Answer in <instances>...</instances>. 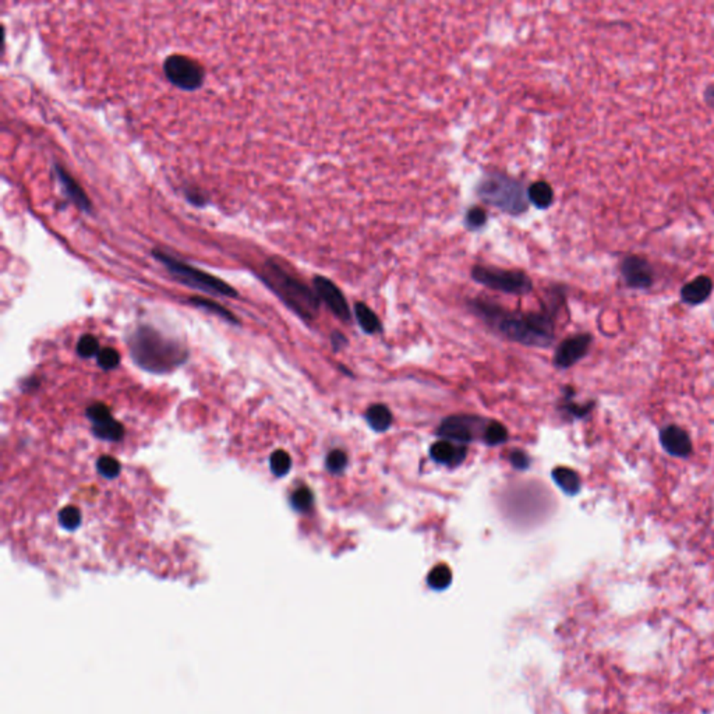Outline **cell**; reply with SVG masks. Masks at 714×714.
I'll return each instance as SVG.
<instances>
[{"instance_id": "cell-27", "label": "cell", "mask_w": 714, "mask_h": 714, "mask_svg": "<svg viewBox=\"0 0 714 714\" xmlns=\"http://www.w3.org/2000/svg\"><path fill=\"white\" fill-rule=\"evenodd\" d=\"M59 524L66 530H75L81 524V512L75 507H66L59 512Z\"/></svg>"}, {"instance_id": "cell-17", "label": "cell", "mask_w": 714, "mask_h": 714, "mask_svg": "<svg viewBox=\"0 0 714 714\" xmlns=\"http://www.w3.org/2000/svg\"><path fill=\"white\" fill-rule=\"evenodd\" d=\"M527 198L537 210H548L554 202V191L547 182H534L527 188Z\"/></svg>"}, {"instance_id": "cell-34", "label": "cell", "mask_w": 714, "mask_h": 714, "mask_svg": "<svg viewBox=\"0 0 714 714\" xmlns=\"http://www.w3.org/2000/svg\"><path fill=\"white\" fill-rule=\"evenodd\" d=\"M509 462L518 470H526L527 467L530 466V458L526 452L522 451V450H514L511 452Z\"/></svg>"}, {"instance_id": "cell-10", "label": "cell", "mask_w": 714, "mask_h": 714, "mask_svg": "<svg viewBox=\"0 0 714 714\" xmlns=\"http://www.w3.org/2000/svg\"><path fill=\"white\" fill-rule=\"evenodd\" d=\"M592 345V335L579 334L563 340L554 355V364L560 369H569L582 360Z\"/></svg>"}, {"instance_id": "cell-31", "label": "cell", "mask_w": 714, "mask_h": 714, "mask_svg": "<svg viewBox=\"0 0 714 714\" xmlns=\"http://www.w3.org/2000/svg\"><path fill=\"white\" fill-rule=\"evenodd\" d=\"M77 352L81 357H91L99 352V343L92 335H84L78 340Z\"/></svg>"}, {"instance_id": "cell-22", "label": "cell", "mask_w": 714, "mask_h": 714, "mask_svg": "<svg viewBox=\"0 0 714 714\" xmlns=\"http://www.w3.org/2000/svg\"><path fill=\"white\" fill-rule=\"evenodd\" d=\"M269 466H271V472L276 477H283L289 473V470L292 467V459L288 455V452L279 450V451H275L271 455Z\"/></svg>"}, {"instance_id": "cell-15", "label": "cell", "mask_w": 714, "mask_h": 714, "mask_svg": "<svg viewBox=\"0 0 714 714\" xmlns=\"http://www.w3.org/2000/svg\"><path fill=\"white\" fill-rule=\"evenodd\" d=\"M712 292H713V281L709 276L702 275L693 279L692 282L686 283L681 289V299L686 304L698 305L708 301Z\"/></svg>"}, {"instance_id": "cell-18", "label": "cell", "mask_w": 714, "mask_h": 714, "mask_svg": "<svg viewBox=\"0 0 714 714\" xmlns=\"http://www.w3.org/2000/svg\"><path fill=\"white\" fill-rule=\"evenodd\" d=\"M551 477L554 483L568 495H576L580 491V477L579 475L565 466H558L551 472Z\"/></svg>"}, {"instance_id": "cell-11", "label": "cell", "mask_w": 714, "mask_h": 714, "mask_svg": "<svg viewBox=\"0 0 714 714\" xmlns=\"http://www.w3.org/2000/svg\"><path fill=\"white\" fill-rule=\"evenodd\" d=\"M625 283L634 289H647L654 281V272L649 261L639 256H629L621 264Z\"/></svg>"}, {"instance_id": "cell-4", "label": "cell", "mask_w": 714, "mask_h": 714, "mask_svg": "<svg viewBox=\"0 0 714 714\" xmlns=\"http://www.w3.org/2000/svg\"><path fill=\"white\" fill-rule=\"evenodd\" d=\"M476 194L483 202L509 215H522L529 208L524 183L501 172L485 175L476 186Z\"/></svg>"}, {"instance_id": "cell-2", "label": "cell", "mask_w": 714, "mask_h": 714, "mask_svg": "<svg viewBox=\"0 0 714 714\" xmlns=\"http://www.w3.org/2000/svg\"><path fill=\"white\" fill-rule=\"evenodd\" d=\"M264 282L301 318L313 321L320 311V299L303 281L275 259L266 260L263 268Z\"/></svg>"}, {"instance_id": "cell-23", "label": "cell", "mask_w": 714, "mask_h": 714, "mask_svg": "<svg viewBox=\"0 0 714 714\" xmlns=\"http://www.w3.org/2000/svg\"><path fill=\"white\" fill-rule=\"evenodd\" d=\"M291 504H292L293 509L298 512H301V514L308 512L314 504V495H313L311 489H307V487H301V489H296L291 497Z\"/></svg>"}, {"instance_id": "cell-9", "label": "cell", "mask_w": 714, "mask_h": 714, "mask_svg": "<svg viewBox=\"0 0 714 714\" xmlns=\"http://www.w3.org/2000/svg\"><path fill=\"white\" fill-rule=\"evenodd\" d=\"M313 283L318 299L325 303V305L338 320L343 323H349L352 320V311L349 303L338 286L331 279L321 275H317Z\"/></svg>"}, {"instance_id": "cell-29", "label": "cell", "mask_w": 714, "mask_h": 714, "mask_svg": "<svg viewBox=\"0 0 714 714\" xmlns=\"http://www.w3.org/2000/svg\"><path fill=\"white\" fill-rule=\"evenodd\" d=\"M566 395H565V402L563 405V409L565 412L573 416V417H583L586 414L589 413L592 409H593V404H588V405H578V404H573L572 402V389L570 388H566L565 389Z\"/></svg>"}, {"instance_id": "cell-3", "label": "cell", "mask_w": 714, "mask_h": 714, "mask_svg": "<svg viewBox=\"0 0 714 714\" xmlns=\"http://www.w3.org/2000/svg\"><path fill=\"white\" fill-rule=\"evenodd\" d=\"M130 349L134 362L152 373H166L188 357L178 342L162 337L150 327H141L133 334Z\"/></svg>"}, {"instance_id": "cell-32", "label": "cell", "mask_w": 714, "mask_h": 714, "mask_svg": "<svg viewBox=\"0 0 714 714\" xmlns=\"http://www.w3.org/2000/svg\"><path fill=\"white\" fill-rule=\"evenodd\" d=\"M98 363L102 369L112 370L114 367H117V364L120 363V356L114 349L105 347L98 353Z\"/></svg>"}, {"instance_id": "cell-25", "label": "cell", "mask_w": 714, "mask_h": 714, "mask_svg": "<svg viewBox=\"0 0 714 714\" xmlns=\"http://www.w3.org/2000/svg\"><path fill=\"white\" fill-rule=\"evenodd\" d=\"M451 582V570L447 565L436 566L428 575V583L436 589H443Z\"/></svg>"}, {"instance_id": "cell-26", "label": "cell", "mask_w": 714, "mask_h": 714, "mask_svg": "<svg viewBox=\"0 0 714 714\" xmlns=\"http://www.w3.org/2000/svg\"><path fill=\"white\" fill-rule=\"evenodd\" d=\"M347 462H349V459L345 452L340 451V450H334L327 455L325 466H327L328 472H331L332 475H339L346 469Z\"/></svg>"}, {"instance_id": "cell-7", "label": "cell", "mask_w": 714, "mask_h": 714, "mask_svg": "<svg viewBox=\"0 0 714 714\" xmlns=\"http://www.w3.org/2000/svg\"><path fill=\"white\" fill-rule=\"evenodd\" d=\"M489 421V420H483L473 416H451L440 424L437 434L445 441L466 445L476 438L483 440Z\"/></svg>"}, {"instance_id": "cell-1", "label": "cell", "mask_w": 714, "mask_h": 714, "mask_svg": "<svg viewBox=\"0 0 714 714\" xmlns=\"http://www.w3.org/2000/svg\"><path fill=\"white\" fill-rule=\"evenodd\" d=\"M469 307L505 339L531 347H547L554 340L556 308L536 313L509 311L489 299L470 301Z\"/></svg>"}, {"instance_id": "cell-14", "label": "cell", "mask_w": 714, "mask_h": 714, "mask_svg": "<svg viewBox=\"0 0 714 714\" xmlns=\"http://www.w3.org/2000/svg\"><path fill=\"white\" fill-rule=\"evenodd\" d=\"M466 447L459 445L451 441H437L431 445L430 448V456L434 462L440 465H447V466H458L460 465L465 458H466Z\"/></svg>"}, {"instance_id": "cell-36", "label": "cell", "mask_w": 714, "mask_h": 714, "mask_svg": "<svg viewBox=\"0 0 714 714\" xmlns=\"http://www.w3.org/2000/svg\"><path fill=\"white\" fill-rule=\"evenodd\" d=\"M705 97H706V101H708L709 104H712L714 107V85H710V87L706 90V95H705Z\"/></svg>"}, {"instance_id": "cell-5", "label": "cell", "mask_w": 714, "mask_h": 714, "mask_svg": "<svg viewBox=\"0 0 714 714\" xmlns=\"http://www.w3.org/2000/svg\"><path fill=\"white\" fill-rule=\"evenodd\" d=\"M153 257L159 263L163 264L166 266V269L178 281L186 283L188 286L204 291V292L226 296V298H236L237 296V292L232 286H229L226 282L221 281L220 278L212 276V275H210L201 269H197V268L185 264L183 261H179L161 250H153Z\"/></svg>"}, {"instance_id": "cell-33", "label": "cell", "mask_w": 714, "mask_h": 714, "mask_svg": "<svg viewBox=\"0 0 714 714\" xmlns=\"http://www.w3.org/2000/svg\"><path fill=\"white\" fill-rule=\"evenodd\" d=\"M87 416L94 424H98V423H102V421L112 418V414L109 412V409L102 404H95V405L90 406L87 411Z\"/></svg>"}, {"instance_id": "cell-20", "label": "cell", "mask_w": 714, "mask_h": 714, "mask_svg": "<svg viewBox=\"0 0 714 714\" xmlns=\"http://www.w3.org/2000/svg\"><path fill=\"white\" fill-rule=\"evenodd\" d=\"M92 431L98 438L108 440V441H119V440H121V437L124 434L123 426L119 421H116L113 417L107 421L94 424Z\"/></svg>"}, {"instance_id": "cell-35", "label": "cell", "mask_w": 714, "mask_h": 714, "mask_svg": "<svg viewBox=\"0 0 714 714\" xmlns=\"http://www.w3.org/2000/svg\"><path fill=\"white\" fill-rule=\"evenodd\" d=\"M331 342H332V346H334L335 350L342 349L343 346H347V339H346V337L343 334H340V332H334L332 337H331Z\"/></svg>"}, {"instance_id": "cell-6", "label": "cell", "mask_w": 714, "mask_h": 714, "mask_svg": "<svg viewBox=\"0 0 714 714\" xmlns=\"http://www.w3.org/2000/svg\"><path fill=\"white\" fill-rule=\"evenodd\" d=\"M472 279L491 291L507 295L524 296L533 291V282L524 271L504 269L489 265H475L472 268Z\"/></svg>"}, {"instance_id": "cell-28", "label": "cell", "mask_w": 714, "mask_h": 714, "mask_svg": "<svg viewBox=\"0 0 714 714\" xmlns=\"http://www.w3.org/2000/svg\"><path fill=\"white\" fill-rule=\"evenodd\" d=\"M190 303H193L197 307H201V308H205L208 311H212V313L224 317L225 320L230 321V323H236V317L230 311H227L226 308H224L222 305H220L218 303L207 301V299H201V298H193V299H190Z\"/></svg>"}, {"instance_id": "cell-21", "label": "cell", "mask_w": 714, "mask_h": 714, "mask_svg": "<svg viewBox=\"0 0 714 714\" xmlns=\"http://www.w3.org/2000/svg\"><path fill=\"white\" fill-rule=\"evenodd\" d=\"M507 440H508L507 427L498 421H489L483 436V443L489 447H495L504 444Z\"/></svg>"}, {"instance_id": "cell-12", "label": "cell", "mask_w": 714, "mask_h": 714, "mask_svg": "<svg viewBox=\"0 0 714 714\" xmlns=\"http://www.w3.org/2000/svg\"><path fill=\"white\" fill-rule=\"evenodd\" d=\"M660 443L664 451L676 458H688L692 453V441L689 434L678 427L667 426L660 433Z\"/></svg>"}, {"instance_id": "cell-8", "label": "cell", "mask_w": 714, "mask_h": 714, "mask_svg": "<svg viewBox=\"0 0 714 714\" xmlns=\"http://www.w3.org/2000/svg\"><path fill=\"white\" fill-rule=\"evenodd\" d=\"M166 78L182 90H197L204 81L202 67L183 55H171L163 62Z\"/></svg>"}, {"instance_id": "cell-13", "label": "cell", "mask_w": 714, "mask_h": 714, "mask_svg": "<svg viewBox=\"0 0 714 714\" xmlns=\"http://www.w3.org/2000/svg\"><path fill=\"white\" fill-rule=\"evenodd\" d=\"M53 171H55V175H56V179H58L60 188H63V193L67 195V198L72 202H75L80 210H82L84 212H88L91 210L90 198L87 197V194L84 193L81 186L73 179V176L67 171H65L60 165H55Z\"/></svg>"}, {"instance_id": "cell-16", "label": "cell", "mask_w": 714, "mask_h": 714, "mask_svg": "<svg viewBox=\"0 0 714 714\" xmlns=\"http://www.w3.org/2000/svg\"><path fill=\"white\" fill-rule=\"evenodd\" d=\"M355 315H356V321L363 332H366L369 335L382 332L381 320L366 303L359 301L355 304Z\"/></svg>"}, {"instance_id": "cell-19", "label": "cell", "mask_w": 714, "mask_h": 714, "mask_svg": "<svg viewBox=\"0 0 714 714\" xmlns=\"http://www.w3.org/2000/svg\"><path fill=\"white\" fill-rule=\"evenodd\" d=\"M392 413L386 405L377 404L367 409L366 412V421L370 426V428L376 433H385L392 424Z\"/></svg>"}, {"instance_id": "cell-24", "label": "cell", "mask_w": 714, "mask_h": 714, "mask_svg": "<svg viewBox=\"0 0 714 714\" xmlns=\"http://www.w3.org/2000/svg\"><path fill=\"white\" fill-rule=\"evenodd\" d=\"M487 221H489V215L482 207H472L467 210V212L465 215V226L473 232L485 227Z\"/></svg>"}, {"instance_id": "cell-30", "label": "cell", "mask_w": 714, "mask_h": 714, "mask_svg": "<svg viewBox=\"0 0 714 714\" xmlns=\"http://www.w3.org/2000/svg\"><path fill=\"white\" fill-rule=\"evenodd\" d=\"M97 469L104 477L113 479L120 473V463L112 456H101L98 459Z\"/></svg>"}]
</instances>
